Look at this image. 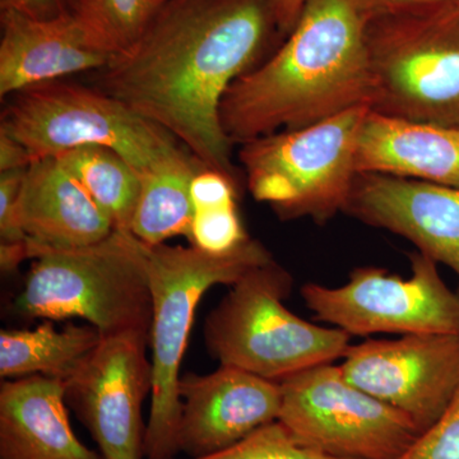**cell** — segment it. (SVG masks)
I'll use <instances>...</instances> for the list:
<instances>
[{"instance_id":"obj_1","label":"cell","mask_w":459,"mask_h":459,"mask_svg":"<svg viewBox=\"0 0 459 459\" xmlns=\"http://www.w3.org/2000/svg\"><path fill=\"white\" fill-rule=\"evenodd\" d=\"M279 33L270 0H168L96 89L164 128L205 168L234 178L223 96Z\"/></svg>"},{"instance_id":"obj_2","label":"cell","mask_w":459,"mask_h":459,"mask_svg":"<svg viewBox=\"0 0 459 459\" xmlns=\"http://www.w3.org/2000/svg\"><path fill=\"white\" fill-rule=\"evenodd\" d=\"M365 29L349 0H309L280 49L223 96L220 117L232 144L370 108Z\"/></svg>"},{"instance_id":"obj_3","label":"cell","mask_w":459,"mask_h":459,"mask_svg":"<svg viewBox=\"0 0 459 459\" xmlns=\"http://www.w3.org/2000/svg\"><path fill=\"white\" fill-rule=\"evenodd\" d=\"M147 249L131 230L115 228L90 246L35 250L14 309L27 318L84 319L101 337H151Z\"/></svg>"},{"instance_id":"obj_4","label":"cell","mask_w":459,"mask_h":459,"mask_svg":"<svg viewBox=\"0 0 459 459\" xmlns=\"http://www.w3.org/2000/svg\"><path fill=\"white\" fill-rule=\"evenodd\" d=\"M271 262V253L250 238L221 255L193 246H148L153 388L146 433L147 459L174 458L179 453V371L199 301L213 286L234 285L253 268Z\"/></svg>"},{"instance_id":"obj_5","label":"cell","mask_w":459,"mask_h":459,"mask_svg":"<svg viewBox=\"0 0 459 459\" xmlns=\"http://www.w3.org/2000/svg\"><path fill=\"white\" fill-rule=\"evenodd\" d=\"M370 110L459 128V0H440L365 29Z\"/></svg>"},{"instance_id":"obj_6","label":"cell","mask_w":459,"mask_h":459,"mask_svg":"<svg viewBox=\"0 0 459 459\" xmlns=\"http://www.w3.org/2000/svg\"><path fill=\"white\" fill-rule=\"evenodd\" d=\"M292 285L291 274L274 261L231 285L205 320V346L214 360L280 383L343 358L351 336L290 312L283 300Z\"/></svg>"},{"instance_id":"obj_7","label":"cell","mask_w":459,"mask_h":459,"mask_svg":"<svg viewBox=\"0 0 459 459\" xmlns=\"http://www.w3.org/2000/svg\"><path fill=\"white\" fill-rule=\"evenodd\" d=\"M368 105L323 122L240 144L247 188L283 221L328 222L344 212L358 178L356 151Z\"/></svg>"},{"instance_id":"obj_8","label":"cell","mask_w":459,"mask_h":459,"mask_svg":"<svg viewBox=\"0 0 459 459\" xmlns=\"http://www.w3.org/2000/svg\"><path fill=\"white\" fill-rule=\"evenodd\" d=\"M0 133L33 160L80 147H105L142 175L181 150L174 135L104 91L65 81L36 84L9 96Z\"/></svg>"},{"instance_id":"obj_9","label":"cell","mask_w":459,"mask_h":459,"mask_svg":"<svg viewBox=\"0 0 459 459\" xmlns=\"http://www.w3.org/2000/svg\"><path fill=\"white\" fill-rule=\"evenodd\" d=\"M281 424L299 443L341 459H401L420 431L409 418L318 365L280 382Z\"/></svg>"},{"instance_id":"obj_10","label":"cell","mask_w":459,"mask_h":459,"mask_svg":"<svg viewBox=\"0 0 459 459\" xmlns=\"http://www.w3.org/2000/svg\"><path fill=\"white\" fill-rule=\"evenodd\" d=\"M410 261V279L385 268L359 267L343 286L307 283L301 296L316 319L343 329L350 336H459V292L444 282L437 263L430 256L413 253Z\"/></svg>"},{"instance_id":"obj_11","label":"cell","mask_w":459,"mask_h":459,"mask_svg":"<svg viewBox=\"0 0 459 459\" xmlns=\"http://www.w3.org/2000/svg\"><path fill=\"white\" fill-rule=\"evenodd\" d=\"M150 343L143 333L101 337L65 380L66 404L105 459L146 457L142 409L153 388L152 362L146 355Z\"/></svg>"},{"instance_id":"obj_12","label":"cell","mask_w":459,"mask_h":459,"mask_svg":"<svg viewBox=\"0 0 459 459\" xmlns=\"http://www.w3.org/2000/svg\"><path fill=\"white\" fill-rule=\"evenodd\" d=\"M341 365L361 391L400 411L425 433L451 403L459 385V336L403 334L350 344Z\"/></svg>"},{"instance_id":"obj_13","label":"cell","mask_w":459,"mask_h":459,"mask_svg":"<svg viewBox=\"0 0 459 459\" xmlns=\"http://www.w3.org/2000/svg\"><path fill=\"white\" fill-rule=\"evenodd\" d=\"M178 392V449L189 458L223 451L277 421L282 403L279 382L226 365L207 376L180 377Z\"/></svg>"},{"instance_id":"obj_14","label":"cell","mask_w":459,"mask_h":459,"mask_svg":"<svg viewBox=\"0 0 459 459\" xmlns=\"http://www.w3.org/2000/svg\"><path fill=\"white\" fill-rule=\"evenodd\" d=\"M0 26L2 100L36 84L101 71L117 56L80 14L41 20L0 9Z\"/></svg>"},{"instance_id":"obj_15","label":"cell","mask_w":459,"mask_h":459,"mask_svg":"<svg viewBox=\"0 0 459 459\" xmlns=\"http://www.w3.org/2000/svg\"><path fill=\"white\" fill-rule=\"evenodd\" d=\"M344 212L407 238L459 277V188L359 174Z\"/></svg>"},{"instance_id":"obj_16","label":"cell","mask_w":459,"mask_h":459,"mask_svg":"<svg viewBox=\"0 0 459 459\" xmlns=\"http://www.w3.org/2000/svg\"><path fill=\"white\" fill-rule=\"evenodd\" d=\"M16 221L29 240L30 258L38 249L86 247L108 238L115 223L81 181L56 157L27 168Z\"/></svg>"},{"instance_id":"obj_17","label":"cell","mask_w":459,"mask_h":459,"mask_svg":"<svg viewBox=\"0 0 459 459\" xmlns=\"http://www.w3.org/2000/svg\"><path fill=\"white\" fill-rule=\"evenodd\" d=\"M356 170L459 188V128L369 110L359 135Z\"/></svg>"},{"instance_id":"obj_18","label":"cell","mask_w":459,"mask_h":459,"mask_svg":"<svg viewBox=\"0 0 459 459\" xmlns=\"http://www.w3.org/2000/svg\"><path fill=\"white\" fill-rule=\"evenodd\" d=\"M66 407L63 380H5L0 388V459H105L75 437Z\"/></svg>"},{"instance_id":"obj_19","label":"cell","mask_w":459,"mask_h":459,"mask_svg":"<svg viewBox=\"0 0 459 459\" xmlns=\"http://www.w3.org/2000/svg\"><path fill=\"white\" fill-rule=\"evenodd\" d=\"M202 168L186 148L140 175L141 192L133 214L131 231L150 247L175 237L189 238L193 208L190 186Z\"/></svg>"},{"instance_id":"obj_20","label":"cell","mask_w":459,"mask_h":459,"mask_svg":"<svg viewBox=\"0 0 459 459\" xmlns=\"http://www.w3.org/2000/svg\"><path fill=\"white\" fill-rule=\"evenodd\" d=\"M101 334L92 325L69 323L62 331L45 322L36 329L0 332V376H44L65 382L98 346Z\"/></svg>"},{"instance_id":"obj_21","label":"cell","mask_w":459,"mask_h":459,"mask_svg":"<svg viewBox=\"0 0 459 459\" xmlns=\"http://www.w3.org/2000/svg\"><path fill=\"white\" fill-rule=\"evenodd\" d=\"M111 217L115 228L131 230L141 177L122 156L105 147H80L54 156Z\"/></svg>"},{"instance_id":"obj_22","label":"cell","mask_w":459,"mask_h":459,"mask_svg":"<svg viewBox=\"0 0 459 459\" xmlns=\"http://www.w3.org/2000/svg\"><path fill=\"white\" fill-rule=\"evenodd\" d=\"M166 2L168 0H91L78 14L117 54L140 38Z\"/></svg>"},{"instance_id":"obj_23","label":"cell","mask_w":459,"mask_h":459,"mask_svg":"<svg viewBox=\"0 0 459 459\" xmlns=\"http://www.w3.org/2000/svg\"><path fill=\"white\" fill-rule=\"evenodd\" d=\"M169 459H175L169 458ZM189 459H341L303 446L280 421L259 428L229 448L204 457Z\"/></svg>"},{"instance_id":"obj_24","label":"cell","mask_w":459,"mask_h":459,"mask_svg":"<svg viewBox=\"0 0 459 459\" xmlns=\"http://www.w3.org/2000/svg\"><path fill=\"white\" fill-rule=\"evenodd\" d=\"M249 238L237 211V204L195 211L189 241L204 252L221 255Z\"/></svg>"},{"instance_id":"obj_25","label":"cell","mask_w":459,"mask_h":459,"mask_svg":"<svg viewBox=\"0 0 459 459\" xmlns=\"http://www.w3.org/2000/svg\"><path fill=\"white\" fill-rule=\"evenodd\" d=\"M401 459H459V385L440 419Z\"/></svg>"},{"instance_id":"obj_26","label":"cell","mask_w":459,"mask_h":459,"mask_svg":"<svg viewBox=\"0 0 459 459\" xmlns=\"http://www.w3.org/2000/svg\"><path fill=\"white\" fill-rule=\"evenodd\" d=\"M190 197L195 211L237 204L234 178L213 169L202 168L193 178Z\"/></svg>"},{"instance_id":"obj_27","label":"cell","mask_w":459,"mask_h":459,"mask_svg":"<svg viewBox=\"0 0 459 459\" xmlns=\"http://www.w3.org/2000/svg\"><path fill=\"white\" fill-rule=\"evenodd\" d=\"M27 169L0 172V237L2 243H22L27 238L16 221L18 197Z\"/></svg>"},{"instance_id":"obj_28","label":"cell","mask_w":459,"mask_h":459,"mask_svg":"<svg viewBox=\"0 0 459 459\" xmlns=\"http://www.w3.org/2000/svg\"><path fill=\"white\" fill-rule=\"evenodd\" d=\"M91 0H0V9H14L33 18H56L65 14H78Z\"/></svg>"},{"instance_id":"obj_29","label":"cell","mask_w":459,"mask_h":459,"mask_svg":"<svg viewBox=\"0 0 459 459\" xmlns=\"http://www.w3.org/2000/svg\"><path fill=\"white\" fill-rule=\"evenodd\" d=\"M365 22L377 18L391 16L409 9L431 4L440 0H349Z\"/></svg>"},{"instance_id":"obj_30","label":"cell","mask_w":459,"mask_h":459,"mask_svg":"<svg viewBox=\"0 0 459 459\" xmlns=\"http://www.w3.org/2000/svg\"><path fill=\"white\" fill-rule=\"evenodd\" d=\"M35 160L20 142L0 133V172L27 169Z\"/></svg>"},{"instance_id":"obj_31","label":"cell","mask_w":459,"mask_h":459,"mask_svg":"<svg viewBox=\"0 0 459 459\" xmlns=\"http://www.w3.org/2000/svg\"><path fill=\"white\" fill-rule=\"evenodd\" d=\"M309 0H270L272 16L280 35L287 36L294 29Z\"/></svg>"},{"instance_id":"obj_32","label":"cell","mask_w":459,"mask_h":459,"mask_svg":"<svg viewBox=\"0 0 459 459\" xmlns=\"http://www.w3.org/2000/svg\"><path fill=\"white\" fill-rule=\"evenodd\" d=\"M27 258H30L29 240L22 243H2L0 246V264L5 272L16 270Z\"/></svg>"}]
</instances>
